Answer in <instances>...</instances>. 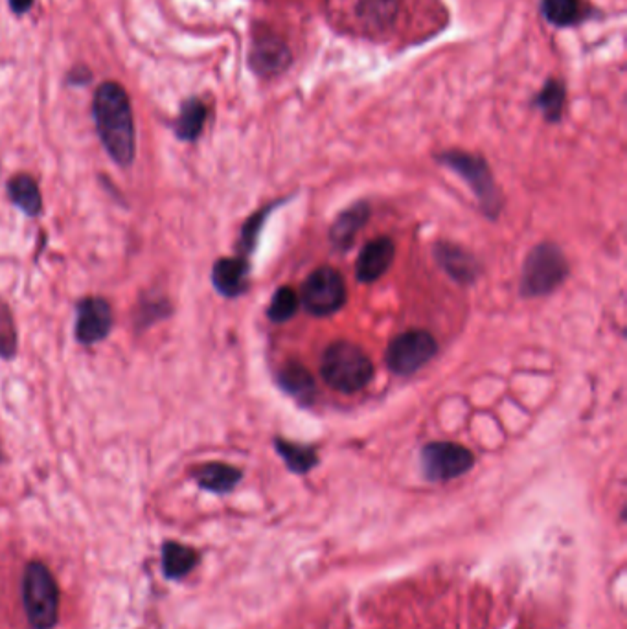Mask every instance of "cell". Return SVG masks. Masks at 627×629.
Listing matches in <instances>:
<instances>
[{
    "label": "cell",
    "instance_id": "8992f818",
    "mask_svg": "<svg viewBox=\"0 0 627 629\" xmlns=\"http://www.w3.org/2000/svg\"><path fill=\"white\" fill-rule=\"evenodd\" d=\"M348 289L341 273L333 267H319L306 278L300 291V304L313 317H331L344 308Z\"/></svg>",
    "mask_w": 627,
    "mask_h": 629
},
{
    "label": "cell",
    "instance_id": "603a6c76",
    "mask_svg": "<svg viewBox=\"0 0 627 629\" xmlns=\"http://www.w3.org/2000/svg\"><path fill=\"white\" fill-rule=\"evenodd\" d=\"M298 306L300 298L297 291L289 286L280 287L271 298V304L267 308V319L274 324H284L297 315Z\"/></svg>",
    "mask_w": 627,
    "mask_h": 629
},
{
    "label": "cell",
    "instance_id": "9c48e42d",
    "mask_svg": "<svg viewBox=\"0 0 627 629\" xmlns=\"http://www.w3.org/2000/svg\"><path fill=\"white\" fill-rule=\"evenodd\" d=\"M113 309L102 297L81 298L76 304V339L83 346H92L109 337L113 328Z\"/></svg>",
    "mask_w": 627,
    "mask_h": 629
},
{
    "label": "cell",
    "instance_id": "ba28073f",
    "mask_svg": "<svg viewBox=\"0 0 627 629\" xmlns=\"http://www.w3.org/2000/svg\"><path fill=\"white\" fill-rule=\"evenodd\" d=\"M425 479L447 482L466 475L475 466L473 451L456 442H429L420 453Z\"/></svg>",
    "mask_w": 627,
    "mask_h": 629
},
{
    "label": "cell",
    "instance_id": "d4e9b609",
    "mask_svg": "<svg viewBox=\"0 0 627 629\" xmlns=\"http://www.w3.org/2000/svg\"><path fill=\"white\" fill-rule=\"evenodd\" d=\"M15 352H17V330H15L12 311L4 302H0V357L13 359Z\"/></svg>",
    "mask_w": 627,
    "mask_h": 629
},
{
    "label": "cell",
    "instance_id": "d6986e66",
    "mask_svg": "<svg viewBox=\"0 0 627 629\" xmlns=\"http://www.w3.org/2000/svg\"><path fill=\"white\" fill-rule=\"evenodd\" d=\"M284 203H287V197L280 199V201L269 203V205L263 206L260 210H256L251 218L243 223L240 232V240H238V256L245 258V260H251L252 254H254L256 247H258L260 234H262L267 219L273 214V210H276L278 206L284 205Z\"/></svg>",
    "mask_w": 627,
    "mask_h": 629
},
{
    "label": "cell",
    "instance_id": "ffe728a7",
    "mask_svg": "<svg viewBox=\"0 0 627 629\" xmlns=\"http://www.w3.org/2000/svg\"><path fill=\"white\" fill-rule=\"evenodd\" d=\"M197 561H199L197 552L183 543L168 541L162 547V567H164V574L171 580H179L186 574H190L197 565Z\"/></svg>",
    "mask_w": 627,
    "mask_h": 629
},
{
    "label": "cell",
    "instance_id": "484cf974",
    "mask_svg": "<svg viewBox=\"0 0 627 629\" xmlns=\"http://www.w3.org/2000/svg\"><path fill=\"white\" fill-rule=\"evenodd\" d=\"M171 308L170 302L166 298H149V300H142L140 302V309H138L137 315V328L138 330H144L151 324L164 319V317H170Z\"/></svg>",
    "mask_w": 627,
    "mask_h": 629
},
{
    "label": "cell",
    "instance_id": "3957f363",
    "mask_svg": "<svg viewBox=\"0 0 627 629\" xmlns=\"http://www.w3.org/2000/svg\"><path fill=\"white\" fill-rule=\"evenodd\" d=\"M570 265L567 256L556 243H537L526 254L519 291L521 297L541 298L554 293L569 278Z\"/></svg>",
    "mask_w": 627,
    "mask_h": 629
},
{
    "label": "cell",
    "instance_id": "7402d4cb",
    "mask_svg": "<svg viewBox=\"0 0 627 629\" xmlns=\"http://www.w3.org/2000/svg\"><path fill=\"white\" fill-rule=\"evenodd\" d=\"M359 15L370 28H388L398 15V0H363L359 4Z\"/></svg>",
    "mask_w": 627,
    "mask_h": 629
},
{
    "label": "cell",
    "instance_id": "7a4b0ae2",
    "mask_svg": "<svg viewBox=\"0 0 627 629\" xmlns=\"http://www.w3.org/2000/svg\"><path fill=\"white\" fill-rule=\"evenodd\" d=\"M320 378L341 394H357L374 379V363L359 344L335 341L322 354Z\"/></svg>",
    "mask_w": 627,
    "mask_h": 629
},
{
    "label": "cell",
    "instance_id": "ac0fdd59",
    "mask_svg": "<svg viewBox=\"0 0 627 629\" xmlns=\"http://www.w3.org/2000/svg\"><path fill=\"white\" fill-rule=\"evenodd\" d=\"M8 195L12 199L13 205L21 208L26 216L37 218L43 212V197L41 190L35 183L34 177L19 173L10 179L8 183Z\"/></svg>",
    "mask_w": 627,
    "mask_h": 629
},
{
    "label": "cell",
    "instance_id": "44dd1931",
    "mask_svg": "<svg viewBox=\"0 0 627 629\" xmlns=\"http://www.w3.org/2000/svg\"><path fill=\"white\" fill-rule=\"evenodd\" d=\"M206 122L205 103L199 100H188L181 109V115L177 118L175 133L184 142H194L201 135Z\"/></svg>",
    "mask_w": 627,
    "mask_h": 629
},
{
    "label": "cell",
    "instance_id": "277c9868",
    "mask_svg": "<svg viewBox=\"0 0 627 629\" xmlns=\"http://www.w3.org/2000/svg\"><path fill=\"white\" fill-rule=\"evenodd\" d=\"M438 162H442L445 168L453 170L462 181H466L486 218H499L504 199L495 184L488 162L466 151H444L442 155H438Z\"/></svg>",
    "mask_w": 627,
    "mask_h": 629
},
{
    "label": "cell",
    "instance_id": "5bb4252c",
    "mask_svg": "<svg viewBox=\"0 0 627 629\" xmlns=\"http://www.w3.org/2000/svg\"><path fill=\"white\" fill-rule=\"evenodd\" d=\"M276 383L282 392L291 396L302 407H309L317 398V381L308 368L297 361H289L278 370Z\"/></svg>",
    "mask_w": 627,
    "mask_h": 629
},
{
    "label": "cell",
    "instance_id": "4316f807",
    "mask_svg": "<svg viewBox=\"0 0 627 629\" xmlns=\"http://www.w3.org/2000/svg\"><path fill=\"white\" fill-rule=\"evenodd\" d=\"M563 100H565V92L561 89V85L548 83L547 89L541 92L537 103H539L541 111L547 116V120L558 122L561 109H563Z\"/></svg>",
    "mask_w": 627,
    "mask_h": 629
},
{
    "label": "cell",
    "instance_id": "8fae6325",
    "mask_svg": "<svg viewBox=\"0 0 627 629\" xmlns=\"http://www.w3.org/2000/svg\"><path fill=\"white\" fill-rule=\"evenodd\" d=\"M394 256H396V243L388 236H379L368 241L359 252V258L355 262L357 282L374 284L379 278H383L394 264Z\"/></svg>",
    "mask_w": 627,
    "mask_h": 629
},
{
    "label": "cell",
    "instance_id": "2e32d148",
    "mask_svg": "<svg viewBox=\"0 0 627 629\" xmlns=\"http://www.w3.org/2000/svg\"><path fill=\"white\" fill-rule=\"evenodd\" d=\"M289 58L291 54L287 46L274 35H262L260 39H256L252 48V65L262 74H276L284 70L289 63Z\"/></svg>",
    "mask_w": 627,
    "mask_h": 629
},
{
    "label": "cell",
    "instance_id": "cb8c5ba5",
    "mask_svg": "<svg viewBox=\"0 0 627 629\" xmlns=\"http://www.w3.org/2000/svg\"><path fill=\"white\" fill-rule=\"evenodd\" d=\"M543 12L550 23L570 26L583 17V4L580 0H545Z\"/></svg>",
    "mask_w": 627,
    "mask_h": 629
},
{
    "label": "cell",
    "instance_id": "4fadbf2b",
    "mask_svg": "<svg viewBox=\"0 0 627 629\" xmlns=\"http://www.w3.org/2000/svg\"><path fill=\"white\" fill-rule=\"evenodd\" d=\"M370 205L366 201H357L346 210H342L337 219L331 223L330 243L337 251L346 252L352 249L355 238L365 229L370 219Z\"/></svg>",
    "mask_w": 627,
    "mask_h": 629
},
{
    "label": "cell",
    "instance_id": "30bf717a",
    "mask_svg": "<svg viewBox=\"0 0 627 629\" xmlns=\"http://www.w3.org/2000/svg\"><path fill=\"white\" fill-rule=\"evenodd\" d=\"M434 260L451 280L460 286H473L480 276V262L473 252L453 241H438L434 245Z\"/></svg>",
    "mask_w": 627,
    "mask_h": 629
},
{
    "label": "cell",
    "instance_id": "52a82bcc",
    "mask_svg": "<svg viewBox=\"0 0 627 629\" xmlns=\"http://www.w3.org/2000/svg\"><path fill=\"white\" fill-rule=\"evenodd\" d=\"M436 354L438 343L433 333L427 330H407L390 341L385 361L390 372L401 378H407L422 370L427 363H431Z\"/></svg>",
    "mask_w": 627,
    "mask_h": 629
},
{
    "label": "cell",
    "instance_id": "7c38bea8",
    "mask_svg": "<svg viewBox=\"0 0 627 629\" xmlns=\"http://www.w3.org/2000/svg\"><path fill=\"white\" fill-rule=\"evenodd\" d=\"M251 262L234 256L219 258L212 269V284L221 297L238 298L249 291Z\"/></svg>",
    "mask_w": 627,
    "mask_h": 629
},
{
    "label": "cell",
    "instance_id": "83f0119b",
    "mask_svg": "<svg viewBox=\"0 0 627 629\" xmlns=\"http://www.w3.org/2000/svg\"><path fill=\"white\" fill-rule=\"evenodd\" d=\"M32 4H34V0H10V6H12L13 12L19 13V15L28 12Z\"/></svg>",
    "mask_w": 627,
    "mask_h": 629
},
{
    "label": "cell",
    "instance_id": "9a60e30c",
    "mask_svg": "<svg viewBox=\"0 0 627 629\" xmlns=\"http://www.w3.org/2000/svg\"><path fill=\"white\" fill-rule=\"evenodd\" d=\"M241 469L234 468L225 462H206L195 468L194 479L197 484L212 493H230L240 484Z\"/></svg>",
    "mask_w": 627,
    "mask_h": 629
},
{
    "label": "cell",
    "instance_id": "6da1fadb",
    "mask_svg": "<svg viewBox=\"0 0 627 629\" xmlns=\"http://www.w3.org/2000/svg\"><path fill=\"white\" fill-rule=\"evenodd\" d=\"M92 115L103 148L118 166L127 168L135 161L137 140L131 103L122 85L107 81L98 87L92 103Z\"/></svg>",
    "mask_w": 627,
    "mask_h": 629
},
{
    "label": "cell",
    "instance_id": "e0dca14e",
    "mask_svg": "<svg viewBox=\"0 0 627 629\" xmlns=\"http://www.w3.org/2000/svg\"><path fill=\"white\" fill-rule=\"evenodd\" d=\"M274 449L282 457L285 466L295 475H306L319 464V453L313 446L297 444L291 440H285L282 436L274 438Z\"/></svg>",
    "mask_w": 627,
    "mask_h": 629
},
{
    "label": "cell",
    "instance_id": "5b68a950",
    "mask_svg": "<svg viewBox=\"0 0 627 629\" xmlns=\"http://www.w3.org/2000/svg\"><path fill=\"white\" fill-rule=\"evenodd\" d=\"M26 617L34 629H52L59 617V589L56 578L41 561L28 563L23 578Z\"/></svg>",
    "mask_w": 627,
    "mask_h": 629
}]
</instances>
